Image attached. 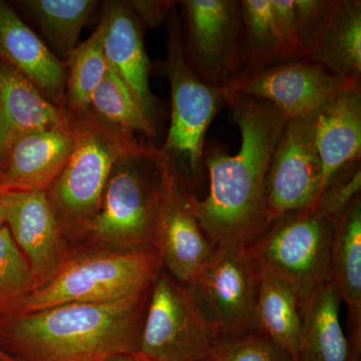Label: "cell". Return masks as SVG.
I'll use <instances>...</instances> for the list:
<instances>
[{
  "label": "cell",
  "instance_id": "1",
  "mask_svg": "<svg viewBox=\"0 0 361 361\" xmlns=\"http://www.w3.org/2000/svg\"><path fill=\"white\" fill-rule=\"evenodd\" d=\"M226 103L241 147L232 156L220 145H205L208 194L205 199L190 195V204L214 246L247 248L269 226L266 176L287 118L268 102L238 92H226Z\"/></svg>",
  "mask_w": 361,
  "mask_h": 361
},
{
  "label": "cell",
  "instance_id": "2",
  "mask_svg": "<svg viewBox=\"0 0 361 361\" xmlns=\"http://www.w3.org/2000/svg\"><path fill=\"white\" fill-rule=\"evenodd\" d=\"M151 291L0 318V348L14 361H104L135 353Z\"/></svg>",
  "mask_w": 361,
  "mask_h": 361
},
{
  "label": "cell",
  "instance_id": "3",
  "mask_svg": "<svg viewBox=\"0 0 361 361\" xmlns=\"http://www.w3.org/2000/svg\"><path fill=\"white\" fill-rule=\"evenodd\" d=\"M361 194L360 161L341 169L310 205L271 223L247 250L262 269L291 285L300 303L331 279L334 230Z\"/></svg>",
  "mask_w": 361,
  "mask_h": 361
},
{
  "label": "cell",
  "instance_id": "4",
  "mask_svg": "<svg viewBox=\"0 0 361 361\" xmlns=\"http://www.w3.org/2000/svg\"><path fill=\"white\" fill-rule=\"evenodd\" d=\"M163 157L160 149L149 145L116 161L96 212L66 237L71 257L89 252L155 248Z\"/></svg>",
  "mask_w": 361,
  "mask_h": 361
},
{
  "label": "cell",
  "instance_id": "5",
  "mask_svg": "<svg viewBox=\"0 0 361 361\" xmlns=\"http://www.w3.org/2000/svg\"><path fill=\"white\" fill-rule=\"evenodd\" d=\"M167 58L161 70L171 87V123L161 154L175 169L190 193L197 197L203 185L204 149L208 128L218 111L227 104L224 87L205 84L188 65L182 42V25L177 6L166 20Z\"/></svg>",
  "mask_w": 361,
  "mask_h": 361
},
{
  "label": "cell",
  "instance_id": "6",
  "mask_svg": "<svg viewBox=\"0 0 361 361\" xmlns=\"http://www.w3.org/2000/svg\"><path fill=\"white\" fill-rule=\"evenodd\" d=\"M73 151L47 191L66 238L89 220L101 203L116 161L149 146L134 133L111 125L92 110L71 115Z\"/></svg>",
  "mask_w": 361,
  "mask_h": 361
},
{
  "label": "cell",
  "instance_id": "7",
  "mask_svg": "<svg viewBox=\"0 0 361 361\" xmlns=\"http://www.w3.org/2000/svg\"><path fill=\"white\" fill-rule=\"evenodd\" d=\"M161 268L163 262L155 248L78 254L51 281L26 297L11 315L61 304L106 302L140 295L153 288Z\"/></svg>",
  "mask_w": 361,
  "mask_h": 361
},
{
  "label": "cell",
  "instance_id": "8",
  "mask_svg": "<svg viewBox=\"0 0 361 361\" xmlns=\"http://www.w3.org/2000/svg\"><path fill=\"white\" fill-rule=\"evenodd\" d=\"M217 337L193 287L180 283L161 268L135 353L152 361H199L210 355Z\"/></svg>",
  "mask_w": 361,
  "mask_h": 361
},
{
  "label": "cell",
  "instance_id": "9",
  "mask_svg": "<svg viewBox=\"0 0 361 361\" xmlns=\"http://www.w3.org/2000/svg\"><path fill=\"white\" fill-rule=\"evenodd\" d=\"M182 42L188 65L202 82L224 87L240 71L239 0H184Z\"/></svg>",
  "mask_w": 361,
  "mask_h": 361
},
{
  "label": "cell",
  "instance_id": "10",
  "mask_svg": "<svg viewBox=\"0 0 361 361\" xmlns=\"http://www.w3.org/2000/svg\"><path fill=\"white\" fill-rule=\"evenodd\" d=\"M190 195L164 156L154 241L164 269L185 285L196 281L216 248L192 210Z\"/></svg>",
  "mask_w": 361,
  "mask_h": 361
},
{
  "label": "cell",
  "instance_id": "11",
  "mask_svg": "<svg viewBox=\"0 0 361 361\" xmlns=\"http://www.w3.org/2000/svg\"><path fill=\"white\" fill-rule=\"evenodd\" d=\"M262 268L246 248L216 247L191 285L220 334L253 329Z\"/></svg>",
  "mask_w": 361,
  "mask_h": 361
},
{
  "label": "cell",
  "instance_id": "12",
  "mask_svg": "<svg viewBox=\"0 0 361 361\" xmlns=\"http://www.w3.org/2000/svg\"><path fill=\"white\" fill-rule=\"evenodd\" d=\"M322 178L310 118H287L266 176L268 224L310 205L319 193Z\"/></svg>",
  "mask_w": 361,
  "mask_h": 361
},
{
  "label": "cell",
  "instance_id": "13",
  "mask_svg": "<svg viewBox=\"0 0 361 361\" xmlns=\"http://www.w3.org/2000/svg\"><path fill=\"white\" fill-rule=\"evenodd\" d=\"M344 85L319 63L303 58L239 71L224 89L268 102L287 118H310Z\"/></svg>",
  "mask_w": 361,
  "mask_h": 361
},
{
  "label": "cell",
  "instance_id": "14",
  "mask_svg": "<svg viewBox=\"0 0 361 361\" xmlns=\"http://www.w3.org/2000/svg\"><path fill=\"white\" fill-rule=\"evenodd\" d=\"M1 215L35 279L37 289L63 269L70 246L47 192L2 191Z\"/></svg>",
  "mask_w": 361,
  "mask_h": 361
},
{
  "label": "cell",
  "instance_id": "15",
  "mask_svg": "<svg viewBox=\"0 0 361 361\" xmlns=\"http://www.w3.org/2000/svg\"><path fill=\"white\" fill-rule=\"evenodd\" d=\"M73 142L70 114L59 125L16 140L0 154V190L49 191L65 168Z\"/></svg>",
  "mask_w": 361,
  "mask_h": 361
},
{
  "label": "cell",
  "instance_id": "16",
  "mask_svg": "<svg viewBox=\"0 0 361 361\" xmlns=\"http://www.w3.org/2000/svg\"><path fill=\"white\" fill-rule=\"evenodd\" d=\"M101 20L104 23V54L109 68L128 85L142 110L156 125L158 106L149 89L151 66L145 49L141 21L127 1L106 2Z\"/></svg>",
  "mask_w": 361,
  "mask_h": 361
},
{
  "label": "cell",
  "instance_id": "17",
  "mask_svg": "<svg viewBox=\"0 0 361 361\" xmlns=\"http://www.w3.org/2000/svg\"><path fill=\"white\" fill-rule=\"evenodd\" d=\"M310 120L322 161L320 193L338 171L360 160L361 85H342Z\"/></svg>",
  "mask_w": 361,
  "mask_h": 361
},
{
  "label": "cell",
  "instance_id": "18",
  "mask_svg": "<svg viewBox=\"0 0 361 361\" xmlns=\"http://www.w3.org/2000/svg\"><path fill=\"white\" fill-rule=\"evenodd\" d=\"M0 61L20 71L49 101L65 108L66 63L23 23L11 4L1 0Z\"/></svg>",
  "mask_w": 361,
  "mask_h": 361
},
{
  "label": "cell",
  "instance_id": "19",
  "mask_svg": "<svg viewBox=\"0 0 361 361\" xmlns=\"http://www.w3.org/2000/svg\"><path fill=\"white\" fill-rule=\"evenodd\" d=\"M68 116L20 71L0 61V154L23 135L54 127Z\"/></svg>",
  "mask_w": 361,
  "mask_h": 361
},
{
  "label": "cell",
  "instance_id": "20",
  "mask_svg": "<svg viewBox=\"0 0 361 361\" xmlns=\"http://www.w3.org/2000/svg\"><path fill=\"white\" fill-rule=\"evenodd\" d=\"M306 58L344 84L361 85L360 0H331Z\"/></svg>",
  "mask_w": 361,
  "mask_h": 361
},
{
  "label": "cell",
  "instance_id": "21",
  "mask_svg": "<svg viewBox=\"0 0 361 361\" xmlns=\"http://www.w3.org/2000/svg\"><path fill=\"white\" fill-rule=\"evenodd\" d=\"M330 274L348 313L349 342L361 349V194L337 223L330 250Z\"/></svg>",
  "mask_w": 361,
  "mask_h": 361
},
{
  "label": "cell",
  "instance_id": "22",
  "mask_svg": "<svg viewBox=\"0 0 361 361\" xmlns=\"http://www.w3.org/2000/svg\"><path fill=\"white\" fill-rule=\"evenodd\" d=\"M341 301L330 279L300 303L302 336L295 361H360L342 329Z\"/></svg>",
  "mask_w": 361,
  "mask_h": 361
},
{
  "label": "cell",
  "instance_id": "23",
  "mask_svg": "<svg viewBox=\"0 0 361 361\" xmlns=\"http://www.w3.org/2000/svg\"><path fill=\"white\" fill-rule=\"evenodd\" d=\"M254 327L288 351L295 361L302 336L300 301L283 279L262 269Z\"/></svg>",
  "mask_w": 361,
  "mask_h": 361
},
{
  "label": "cell",
  "instance_id": "24",
  "mask_svg": "<svg viewBox=\"0 0 361 361\" xmlns=\"http://www.w3.org/2000/svg\"><path fill=\"white\" fill-rule=\"evenodd\" d=\"M240 6L242 27L239 71L293 59L278 30L271 0H240Z\"/></svg>",
  "mask_w": 361,
  "mask_h": 361
},
{
  "label": "cell",
  "instance_id": "25",
  "mask_svg": "<svg viewBox=\"0 0 361 361\" xmlns=\"http://www.w3.org/2000/svg\"><path fill=\"white\" fill-rule=\"evenodd\" d=\"M39 23L52 47L68 58L82 28L92 20L96 0H25L18 2Z\"/></svg>",
  "mask_w": 361,
  "mask_h": 361
},
{
  "label": "cell",
  "instance_id": "26",
  "mask_svg": "<svg viewBox=\"0 0 361 361\" xmlns=\"http://www.w3.org/2000/svg\"><path fill=\"white\" fill-rule=\"evenodd\" d=\"M104 23L99 25L89 39L66 58L65 109L71 115H82L90 110V99L97 85L109 70L104 54Z\"/></svg>",
  "mask_w": 361,
  "mask_h": 361
},
{
  "label": "cell",
  "instance_id": "27",
  "mask_svg": "<svg viewBox=\"0 0 361 361\" xmlns=\"http://www.w3.org/2000/svg\"><path fill=\"white\" fill-rule=\"evenodd\" d=\"M92 111L111 125L130 133L157 135L156 125L142 110L128 85L109 68L90 99Z\"/></svg>",
  "mask_w": 361,
  "mask_h": 361
},
{
  "label": "cell",
  "instance_id": "28",
  "mask_svg": "<svg viewBox=\"0 0 361 361\" xmlns=\"http://www.w3.org/2000/svg\"><path fill=\"white\" fill-rule=\"evenodd\" d=\"M35 289L32 269L4 225L0 228V318L11 315Z\"/></svg>",
  "mask_w": 361,
  "mask_h": 361
},
{
  "label": "cell",
  "instance_id": "29",
  "mask_svg": "<svg viewBox=\"0 0 361 361\" xmlns=\"http://www.w3.org/2000/svg\"><path fill=\"white\" fill-rule=\"evenodd\" d=\"M209 356L212 361H294L288 351L256 327L220 334Z\"/></svg>",
  "mask_w": 361,
  "mask_h": 361
},
{
  "label": "cell",
  "instance_id": "30",
  "mask_svg": "<svg viewBox=\"0 0 361 361\" xmlns=\"http://www.w3.org/2000/svg\"><path fill=\"white\" fill-rule=\"evenodd\" d=\"M331 0H294L299 40L305 58L329 13Z\"/></svg>",
  "mask_w": 361,
  "mask_h": 361
},
{
  "label": "cell",
  "instance_id": "31",
  "mask_svg": "<svg viewBox=\"0 0 361 361\" xmlns=\"http://www.w3.org/2000/svg\"><path fill=\"white\" fill-rule=\"evenodd\" d=\"M271 6L278 30L291 59L305 58L297 32L294 0H271Z\"/></svg>",
  "mask_w": 361,
  "mask_h": 361
},
{
  "label": "cell",
  "instance_id": "32",
  "mask_svg": "<svg viewBox=\"0 0 361 361\" xmlns=\"http://www.w3.org/2000/svg\"><path fill=\"white\" fill-rule=\"evenodd\" d=\"M127 4L142 25L158 27L166 23L169 13L177 6L178 2L170 0H132L127 1Z\"/></svg>",
  "mask_w": 361,
  "mask_h": 361
},
{
  "label": "cell",
  "instance_id": "33",
  "mask_svg": "<svg viewBox=\"0 0 361 361\" xmlns=\"http://www.w3.org/2000/svg\"><path fill=\"white\" fill-rule=\"evenodd\" d=\"M104 361H152L142 357V356L137 355V353H125V355H114L111 357L106 358Z\"/></svg>",
  "mask_w": 361,
  "mask_h": 361
},
{
  "label": "cell",
  "instance_id": "34",
  "mask_svg": "<svg viewBox=\"0 0 361 361\" xmlns=\"http://www.w3.org/2000/svg\"><path fill=\"white\" fill-rule=\"evenodd\" d=\"M0 361H14L13 358L9 357L8 355L0 348Z\"/></svg>",
  "mask_w": 361,
  "mask_h": 361
},
{
  "label": "cell",
  "instance_id": "35",
  "mask_svg": "<svg viewBox=\"0 0 361 361\" xmlns=\"http://www.w3.org/2000/svg\"><path fill=\"white\" fill-rule=\"evenodd\" d=\"M2 191L0 190V228L4 227V223L1 215Z\"/></svg>",
  "mask_w": 361,
  "mask_h": 361
},
{
  "label": "cell",
  "instance_id": "36",
  "mask_svg": "<svg viewBox=\"0 0 361 361\" xmlns=\"http://www.w3.org/2000/svg\"><path fill=\"white\" fill-rule=\"evenodd\" d=\"M199 361H212V360H211L210 356H208V357L203 358V360Z\"/></svg>",
  "mask_w": 361,
  "mask_h": 361
}]
</instances>
